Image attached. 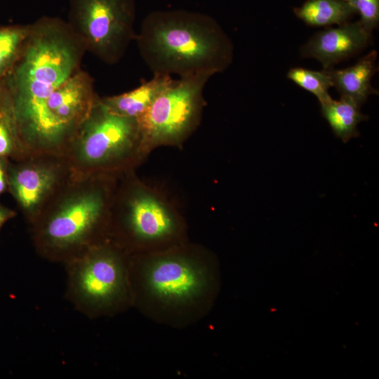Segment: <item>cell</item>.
Instances as JSON below:
<instances>
[{
    "mask_svg": "<svg viewBox=\"0 0 379 379\" xmlns=\"http://www.w3.org/2000/svg\"><path fill=\"white\" fill-rule=\"evenodd\" d=\"M10 159L0 157V196L8 191V168Z\"/></svg>",
    "mask_w": 379,
    "mask_h": 379,
    "instance_id": "21",
    "label": "cell"
},
{
    "mask_svg": "<svg viewBox=\"0 0 379 379\" xmlns=\"http://www.w3.org/2000/svg\"><path fill=\"white\" fill-rule=\"evenodd\" d=\"M0 157L19 159L16 128L11 114L0 98Z\"/></svg>",
    "mask_w": 379,
    "mask_h": 379,
    "instance_id": "19",
    "label": "cell"
},
{
    "mask_svg": "<svg viewBox=\"0 0 379 379\" xmlns=\"http://www.w3.org/2000/svg\"><path fill=\"white\" fill-rule=\"evenodd\" d=\"M287 77L314 95L319 103L331 98L328 94V89L333 86V84L328 69L314 71L302 67H294L288 71Z\"/></svg>",
    "mask_w": 379,
    "mask_h": 379,
    "instance_id": "18",
    "label": "cell"
},
{
    "mask_svg": "<svg viewBox=\"0 0 379 379\" xmlns=\"http://www.w3.org/2000/svg\"><path fill=\"white\" fill-rule=\"evenodd\" d=\"M109 239L129 255L162 251L189 241L185 220L178 208L135 170L118 179Z\"/></svg>",
    "mask_w": 379,
    "mask_h": 379,
    "instance_id": "5",
    "label": "cell"
},
{
    "mask_svg": "<svg viewBox=\"0 0 379 379\" xmlns=\"http://www.w3.org/2000/svg\"><path fill=\"white\" fill-rule=\"evenodd\" d=\"M296 16L309 26L341 25L356 14L346 0H307L295 8Z\"/></svg>",
    "mask_w": 379,
    "mask_h": 379,
    "instance_id": "16",
    "label": "cell"
},
{
    "mask_svg": "<svg viewBox=\"0 0 379 379\" xmlns=\"http://www.w3.org/2000/svg\"><path fill=\"white\" fill-rule=\"evenodd\" d=\"M85 48L67 24L44 17L30 25L28 36L2 94L14 121L19 153L46 99L79 70Z\"/></svg>",
    "mask_w": 379,
    "mask_h": 379,
    "instance_id": "2",
    "label": "cell"
},
{
    "mask_svg": "<svg viewBox=\"0 0 379 379\" xmlns=\"http://www.w3.org/2000/svg\"><path fill=\"white\" fill-rule=\"evenodd\" d=\"M72 171L62 154L41 153L10 160L8 191L29 225L67 183Z\"/></svg>",
    "mask_w": 379,
    "mask_h": 379,
    "instance_id": "11",
    "label": "cell"
},
{
    "mask_svg": "<svg viewBox=\"0 0 379 379\" xmlns=\"http://www.w3.org/2000/svg\"><path fill=\"white\" fill-rule=\"evenodd\" d=\"M377 52L373 51L361 58L355 65L342 69H328L333 86L341 96L350 98L361 106L376 91L371 81L376 72Z\"/></svg>",
    "mask_w": 379,
    "mask_h": 379,
    "instance_id": "14",
    "label": "cell"
},
{
    "mask_svg": "<svg viewBox=\"0 0 379 379\" xmlns=\"http://www.w3.org/2000/svg\"><path fill=\"white\" fill-rule=\"evenodd\" d=\"M371 32L359 21L346 22L317 33L302 47L303 57L319 60L324 69L354 56L371 42Z\"/></svg>",
    "mask_w": 379,
    "mask_h": 379,
    "instance_id": "12",
    "label": "cell"
},
{
    "mask_svg": "<svg viewBox=\"0 0 379 379\" xmlns=\"http://www.w3.org/2000/svg\"><path fill=\"white\" fill-rule=\"evenodd\" d=\"M16 212L0 203V231L4 224L13 218Z\"/></svg>",
    "mask_w": 379,
    "mask_h": 379,
    "instance_id": "22",
    "label": "cell"
},
{
    "mask_svg": "<svg viewBox=\"0 0 379 379\" xmlns=\"http://www.w3.org/2000/svg\"><path fill=\"white\" fill-rule=\"evenodd\" d=\"M29 30L30 25L0 27V80L18 60Z\"/></svg>",
    "mask_w": 379,
    "mask_h": 379,
    "instance_id": "17",
    "label": "cell"
},
{
    "mask_svg": "<svg viewBox=\"0 0 379 379\" xmlns=\"http://www.w3.org/2000/svg\"><path fill=\"white\" fill-rule=\"evenodd\" d=\"M130 255L111 240L63 264L65 298L89 319L112 317L133 308Z\"/></svg>",
    "mask_w": 379,
    "mask_h": 379,
    "instance_id": "7",
    "label": "cell"
},
{
    "mask_svg": "<svg viewBox=\"0 0 379 379\" xmlns=\"http://www.w3.org/2000/svg\"><path fill=\"white\" fill-rule=\"evenodd\" d=\"M173 80L169 75L154 74L152 79L142 81L139 86L131 91L100 98V100L111 112L138 119Z\"/></svg>",
    "mask_w": 379,
    "mask_h": 379,
    "instance_id": "13",
    "label": "cell"
},
{
    "mask_svg": "<svg viewBox=\"0 0 379 379\" xmlns=\"http://www.w3.org/2000/svg\"><path fill=\"white\" fill-rule=\"evenodd\" d=\"M154 74L180 77L225 70L233 56L228 36L211 16L185 10L155 11L135 39Z\"/></svg>",
    "mask_w": 379,
    "mask_h": 379,
    "instance_id": "4",
    "label": "cell"
},
{
    "mask_svg": "<svg viewBox=\"0 0 379 379\" xmlns=\"http://www.w3.org/2000/svg\"><path fill=\"white\" fill-rule=\"evenodd\" d=\"M98 96L93 79L78 70L44 102L21 146L22 158L35 154H62Z\"/></svg>",
    "mask_w": 379,
    "mask_h": 379,
    "instance_id": "8",
    "label": "cell"
},
{
    "mask_svg": "<svg viewBox=\"0 0 379 379\" xmlns=\"http://www.w3.org/2000/svg\"><path fill=\"white\" fill-rule=\"evenodd\" d=\"M129 277L133 308L155 323L177 329L205 318L220 288L217 256L190 241L130 255Z\"/></svg>",
    "mask_w": 379,
    "mask_h": 379,
    "instance_id": "1",
    "label": "cell"
},
{
    "mask_svg": "<svg viewBox=\"0 0 379 379\" xmlns=\"http://www.w3.org/2000/svg\"><path fill=\"white\" fill-rule=\"evenodd\" d=\"M321 112L335 135L347 142L359 135L358 124L368 117L360 111V106L349 98L341 96L338 100L332 98L322 102Z\"/></svg>",
    "mask_w": 379,
    "mask_h": 379,
    "instance_id": "15",
    "label": "cell"
},
{
    "mask_svg": "<svg viewBox=\"0 0 379 379\" xmlns=\"http://www.w3.org/2000/svg\"><path fill=\"white\" fill-rule=\"evenodd\" d=\"M63 155L73 176L119 177L135 170L148 154L138 120L111 112L98 97Z\"/></svg>",
    "mask_w": 379,
    "mask_h": 379,
    "instance_id": "6",
    "label": "cell"
},
{
    "mask_svg": "<svg viewBox=\"0 0 379 379\" xmlns=\"http://www.w3.org/2000/svg\"><path fill=\"white\" fill-rule=\"evenodd\" d=\"M134 0H69L67 24L88 51L113 65L135 40Z\"/></svg>",
    "mask_w": 379,
    "mask_h": 379,
    "instance_id": "10",
    "label": "cell"
},
{
    "mask_svg": "<svg viewBox=\"0 0 379 379\" xmlns=\"http://www.w3.org/2000/svg\"><path fill=\"white\" fill-rule=\"evenodd\" d=\"M208 74L173 80L156 98L138 122L149 154L161 146H181L199 126L206 102L203 91Z\"/></svg>",
    "mask_w": 379,
    "mask_h": 379,
    "instance_id": "9",
    "label": "cell"
},
{
    "mask_svg": "<svg viewBox=\"0 0 379 379\" xmlns=\"http://www.w3.org/2000/svg\"><path fill=\"white\" fill-rule=\"evenodd\" d=\"M360 15V23L368 31L376 28L379 22V0H346Z\"/></svg>",
    "mask_w": 379,
    "mask_h": 379,
    "instance_id": "20",
    "label": "cell"
},
{
    "mask_svg": "<svg viewBox=\"0 0 379 379\" xmlns=\"http://www.w3.org/2000/svg\"><path fill=\"white\" fill-rule=\"evenodd\" d=\"M119 177L72 175L29 225L36 253L65 264L110 240L111 206Z\"/></svg>",
    "mask_w": 379,
    "mask_h": 379,
    "instance_id": "3",
    "label": "cell"
}]
</instances>
